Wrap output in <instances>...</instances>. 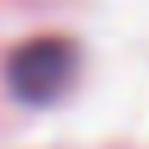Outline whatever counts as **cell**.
<instances>
[{
  "mask_svg": "<svg viewBox=\"0 0 149 149\" xmlns=\"http://www.w3.org/2000/svg\"><path fill=\"white\" fill-rule=\"evenodd\" d=\"M79 74V47L70 37H33L23 42L9 65H5V84L19 102L28 107H47L56 102Z\"/></svg>",
  "mask_w": 149,
  "mask_h": 149,
  "instance_id": "1",
  "label": "cell"
}]
</instances>
